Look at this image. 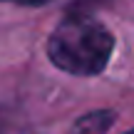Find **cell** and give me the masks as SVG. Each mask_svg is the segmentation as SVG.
I'll return each mask as SVG.
<instances>
[{
  "label": "cell",
  "mask_w": 134,
  "mask_h": 134,
  "mask_svg": "<svg viewBox=\"0 0 134 134\" xmlns=\"http://www.w3.org/2000/svg\"><path fill=\"white\" fill-rule=\"evenodd\" d=\"M112 50V32L87 13H70L47 40V55L52 65L82 77L99 75L109 62Z\"/></svg>",
  "instance_id": "cell-1"
},
{
  "label": "cell",
  "mask_w": 134,
  "mask_h": 134,
  "mask_svg": "<svg viewBox=\"0 0 134 134\" xmlns=\"http://www.w3.org/2000/svg\"><path fill=\"white\" fill-rule=\"evenodd\" d=\"M114 122V114L107 109L102 112H90V114H85L82 119L75 122V129L72 134H104L109 129V124Z\"/></svg>",
  "instance_id": "cell-2"
},
{
  "label": "cell",
  "mask_w": 134,
  "mask_h": 134,
  "mask_svg": "<svg viewBox=\"0 0 134 134\" xmlns=\"http://www.w3.org/2000/svg\"><path fill=\"white\" fill-rule=\"evenodd\" d=\"M20 3H25V5H42V3H47V0H20Z\"/></svg>",
  "instance_id": "cell-3"
},
{
  "label": "cell",
  "mask_w": 134,
  "mask_h": 134,
  "mask_svg": "<svg viewBox=\"0 0 134 134\" xmlns=\"http://www.w3.org/2000/svg\"><path fill=\"white\" fill-rule=\"evenodd\" d=\"M127 134H134V129H132V132H127Z\"/></svg>",
  "instance_id": "cell-4"
},
{
  "label": "cell",
  "mask_w": 134,
  "mask_h": 134,
  "mask_svg": "<svg viewBox=\"0 0 134 134\" xmlns=\"http://www.w3.org/2000/svg\"><path fill=\"white\" fill-rule=\"evenodd\" d=\"M18 3H20V0H18Z\"/></svg>",
  "instance_id": "cell-5"
}]
</instances>
